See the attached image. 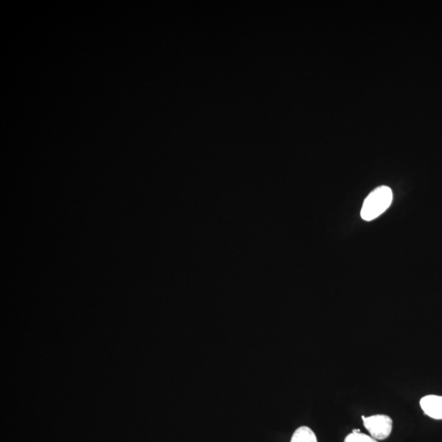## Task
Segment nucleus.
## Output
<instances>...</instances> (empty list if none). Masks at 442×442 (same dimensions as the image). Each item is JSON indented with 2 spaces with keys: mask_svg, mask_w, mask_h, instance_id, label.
Returning <instances> with one entry per match:
<instances>
[{
  "mask_svg": "<svg viewBox=\"0 0 442 442\" xmlns=\"http://www.w3.org/2000/svg\"><path fill=\"white\" fill-rule=\"evenodd\" d=\"M392 189L388 186L375 189L364 200L362 209V217L366 221H371L381 215L389 208L393 203Z\"/></svg>",
  "mask_w": 442,
  "mask_h": 442,
  "instance_id": "obj_1",
  "label": "nucleus"
},
{
  "mask_svg": "<svg viewBox=\"0 0 442 442\" xmlns=\"http://www.w3.org/2000/svg\"><path fill=\"white\" fill-rule=\"evenodd\" d=\"M363 424L369 435L377 441L387 439L392 434L393 421L386 414H375L364 417L362 416Z\"/></svg>",
  "mask_w": 442,
  "mask_h": 442,
  "instance_id": "obj_2",
  "label": "nucleus"
},
{
  "mask_svg": "<svg viewBox=\"0 0 442 442\" xmlns=\"http://www.w3.org/2000/svg\"><path fill=\"white\" fill-rule=\"evenodd\" d=\"M421 408L425 414L434 419H442V397L429 395L420 400Z\"/></svg>",
  "mask_w": 442,
  "mask_h": 442,
  "instance_id": "obj_3",
  "label": "nucleus"
},
{
  "mask_svg": "<svg viewBox=\"0 0 442 442\" xmlns=\"http://www.w3.org/2000/svg\"><path fill=\"white\" fill-rule=\"evenodd\" d=\"M290 442H318V441L315 433L310 428L302 426L294 431Z\"/></svg>",
  "mask_w": 442,
  "mask_h": 442,
  "instance_id": "obj_4",
  "label": "nucleus"
},
{
  "mask_svg": "<svg viewBox=\"0 0 442 442\" xmlns=\"http://www.w3.org/2000/svg\"><path fill=\"white\" fill-rule=\"evenodd\" d=\"M344 442H378L375 440L371 436H369L361 433L359 429L353 430L352 433L349 434Z\"/></svg>",
  "mask_w": 442,
  "mask_h": 442,
  "instance_id": "obj_5",
  "label": "nucleus"
}]
</instances>
